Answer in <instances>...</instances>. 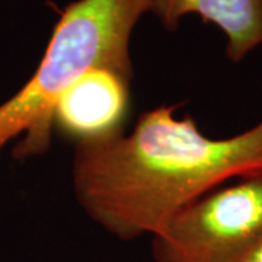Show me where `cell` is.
<instances>
[{
    "label": "cell",
    "instance_id": "cell-1",
    "mask_svg": "<svg viewBox=\"0 0 262 262\" xmlns=\"http://www.w3.org/2000/svg\"><path fill=\"white\" fill-rule=\"evenodd\" d=\"M262 172V120L226 139L160 105L124 130L79 141L72 185L84 214L121 241L153 234L178 208L233 178Z\"/></svg>",
    "mask_w": 262,
    "mask_h": 262
},
{
    "label": "cell",
    "instance_id": "cell-2",
    "mask_svg": "<svg viewBox=\"0 0 262 262\" xmlns=\"http://www.w3.org/2000/svg\"><path fill=\"white\" fill-rule=\"evenodd\" d=\"M149 0H77L58 19L46 53L29 80L0 103V151L20 139L13 158L46 155L53 140L60 98L94 69L133 79L130 39Z\"/></svg>",
    "mask_w": 262,
    "mask_h": 262
},
{
    "label": "cell",
    "instance_id": "cell-3",
    "mask_svg": "<svg viewBox=\"0 0 262 262\" xmlns=\"http://www.w3.org/2000/svg\"><path fill=\"white\" fill-rule=\"evenodd\" d=\"M262 237V172L178 208L151 236L155 262H234Z\"/></svg>",
    "mask_w": 262,
    "mask_h": 262
},
{
    "label": "cell",
    "instance_id": "cell-4",
    "mask_svg": "<svg viewBox=\"0 0 262 262\" xmlns=\"http://www.w3.org/2000/svg\"><path fill=\"white\" fill-rule=\"evenodd\" d=\"M131 77L113 69H94L60 98L54 127L76 143L122 131L130 108Z\"/></svg>",
    "mask_w": 262,
    "mask_h": 262
},
{
    "label": "cell",
    "instance_id": "cell-5",
    "mask_svg": "<svg viewBox=\"0 0 262 262\" xmlns=\"http://www.w3.org/2000/svg\"><path fill=\"white\" fill-rule=\"evenodd\" d=\"M160 24L175 31L181 19L198 15L222 29L226 37V56L239 63L262 46V0H149Z\"/></svg>",
    "mask_w": 262,
    "mask_h": 262
},
{
    "label": "cell",
    "instance_id": "cell-6",
    "mask_svg": "<svg viewBox=\"0 0 262 262\" xmlns=\"http://www.w3.org/2000/svg\"><path fill=\"white\" fill-rule=\"evenodd\" d=\"M234 262H262V237Z\"/></svg>",
    "mask_w": 262,
    "mask_h": 262
}]
</instances>
